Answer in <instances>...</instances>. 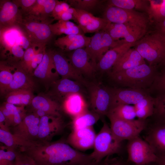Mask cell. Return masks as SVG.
Wrapping results in <instances>:
<instances>
[{
	"instance_id": "cell-1",
	"label": "cell",
	"mask_w": 165,
	"mask_h": 165,
	"mask_svg": "<svg viewBox=\"0 0 165 165\" xmlns=\"http://www.w3.org/2000/svg\"><path fill=\"white\" fill-rule=\"evenodd\" d=\"M37 165H83L94 160L63 141L40 142L24 152Z\"/></svg>"
},
{
	"instance_id": "cell-2",
	"label": "cell",
	"mask_w": 165,
	"mask_h": 165,
	"mask_svg": "<svg viewBox=\"0 0 165 165\" xmlns=\"http://www.w3.org/2000/svg\"><path fill=\"white\" fill-rule=\"evenodd\" d=\"M158 71L157 66L146 63L115 73H108L114 82L123 87L148 90Z\"/></svg>"
},
{
	"instance_id": "cell-3",
	"label": "cell",
	"mask_w": 165,
	"mask_h": 165,
	"mask_svg": "<svg viewBox=\"0 0 165 165\" xmlns=\"http://www.w3.org/2000/svg\"><path fill=\"white\" fill-rule=\"evenodd\" d=\"M134 48L150 66H157L165 55V34L156 30L146 34Z\"/></svg>"
},
{
	"instance_id": "cell-4",
	"label": "cell",
	"mask_w": 165,
	"mask_h": 165,
	"mask_svg": "<svg viewBox=\"0 0 165 165\" xmlns=\"http://www.w3.org/2000/svg\"><path fill=\"white\" fill-rule=\"evenodd\" d=\"M93 148V152L90 154L92 159L97 163L100 162L107 156L120 153L123 149L122 142L116 139L110 127L105 121L96 135Z\"/></svg>"
},
{
	"instance_id": "cell-5",
	"label": "cell",
	"mask_w": 165,
	"mask_h": 165,
	"mask_svg": "<svg viewBox=\"0 0 165 165\" xmlns=\"http://www.w3.org/2000/svg\"><path fill=\"white\" fill-rule=\"evenodd\" d=\"M51 21L40 20L26 15L23 16L19 27L31 44L45 46L53 34L50 27Z\"/></svg>"
},
{
	"instance_id": "cell-6",
	"label": "cell",
	"mask_w": 165,
	"mask_h": 165,
	"mask_svg": "<svg viewBox=\"0 0 165 165\" xmlns=\"http://www.w3.org/2000/svg\"><path fill=\"white\" fill-rule=\"evenodd\" d=\"M104 18L109 23L126 24L146 30L150 21L142 13L109 5L104 12Z\"/></svg>"
},
{
	"instance_id": "cell-7",
	"label": "cell",
	"mask_w": 165,
	"mask_h": 165,
	"mask_svg": "<svg viewBox=\"0 0 165 165\" xmlns=\"http://www.w3.org/2000/svg\"><path fill=\"white\" fill-rule=\"evenodd\" d=\"M147 119L143 138L158 157L165 155V119Z\"/></svg>"
},
{
	"instance_id": "cell-8",
	"label": "cell",
	"mask_w": 165,
	"mask_h": 165,
	"mask_svg": "<svg viewBox=\"0 0 165 165\" xmlns=\"http://www.w3.org/2000/svg\"><path fill=\"white\" fill-rule=\"evenodd\" d=\"M107 116L110 122V127L113 135L120 142L139 136L145 129L147 123V119L124 120L110 114H108Z\"/></svg>"
},
{
	"instance_id": "cell-9",
	"label": "cell",
	"mask_w": 165,
	"mask_h": 165,
	"mask_svg": "<svg viewBox=\"0 0 165 165\" xmlns=\"http://www.w3.org/2000/svg\"><path fill=\"white\" fill-rule=\"evenodd\" d=\"M126 148L127 162L136 165H147L157 161L158 157L149 145L139 136L128 140Z\"/></svg>"
},
{
	"instance_id": "cell-10",
	"label": "cell",
	"mask_w": 165,
	"mask_h": 165,
	"mask_svg": "<svg viewBox=\"0 0 165 165\" xmlns=\"http://www.w3.org/2000/svg\"><path fill=\"white\" fill-rule=\"evenodd\" d=\"M123 42L122 40H114L106 31L103 30L95 33L85 49L96 69L97 63L110 48Z\"/></svg>"
},
{
	"instance_id": "cell-11",
	"label": "cell",
	"mask_w": 165,
	"mask_h": 165,
	"mask_svg": "<svg viewBox=\"0 0 165 165\" xmlns=\"http://www.w3.org/2000/svg\"><path fill=\"white\" fill-rule=\"evenodd\" d=\"M115 41L124 38L127 43H134L142 37L147 30L127 24L109 23L104 29Z\"/></svg>"
},
{
	"instance_id": "cell-12",
	"label": "cell",
	"mask_w": 165,
	"mask_h": 165,
	"mask_svg": "<svg viewBox=\"0 0 165 165\" xmlns=\"http://www.w3.org/2000/svg\"><path fill=\"white\" fill-rule=\"evenodd\" d=\"M109 88L111 95L110 110L120 105H134L150 94L146 90L130 88Z\"/></svg>"
},
{
	"instance_id": "cell-13",
	"label": "cell",
	"mask_w": 165,
	"mask_h": 165,
	"mask_svg": "<svg viewBox=\"0 0 165 165\" xmlns=\"http://www.w3.org/2000/svg\"><path fill=\"white\" fill-rule=\"evenodd\" d=\"M89 91L92 111L101 116H107L110 109L111 101L109 88L92 84L89 86Z\"/></svg>"
},
{
	"instance_id": "cell-14",
	"label": "cell",
	"mask_w": 165,
	"mask_h": 165,
	"mask_svg": "<svg viewBox=\"0 0 165 165\" xmlns=\"http://www.w3.org/2000/svg\"><path fill=\"white\" fill-rule=\"evenodd\" d=\"M64 127L61 116L47 115L40 118L38 140L41 142L48 141L62 132Z\"/></svg>"
},
{
	"instance_id": "cell-15",
	"label": "cell",
	"mask_w": 165,
	"mask_h": 165,
	"mask_svg": "<svg viewBox=\"0 0 165 165\" xmlns=\"http://www.w3.org/2000/svg\"><path fill=\"white\" fill-rule=\"evenodd\" d=\"M23 19V16L20 10L12 1H1L0 29L19 27Z\"/></svg>"
},
{
	"instance_id": "cell-16",
	"label": "cell",
	"mask_w": 165,
	"mask_h": 165,
	"mask_svg": "<svg viewBox=\"0 0 165 165\" xmlns=\"http://www.w3.org/2000/svg\"><path fill=\"white\" fill-rule=\"evenodd\" d=\"M52 53L56 70L61 78L73 79L82 84L87 85V83L82 75L74 68L69 59L58 52L53 51Z\"/></svg>"
},
{
	"instance_id": "cell-17",
	"label": "cell",
	"mask_w": 165,
	"mask_h": 165,
	"mask_svg": "<svg viewBox=\"0 0 165 165\" xmlns=\"http://www.w3.org/2000/svg\"><path fill=\"white\" fill-rule=\"evenodd\" d=\"M40 119L35 113L25 116L19 124L13 127L12 133L28 140L39 141Z\"/></svg>"
},
{
	"instance_id": "cell-18",
	"label": "cell",
	"mask_w": 165,
	"mask_h": 165,
	"mask_svg": "<svg viewBox=\"0 0 165 165\" xmlns=\"http://www.w3.org/2000/svg\"><path fill=\"white\" fill-rule=\"evenodd\" d=\"M96 134L93 127L73 130L67 139L74 148L85 150L94 147Z\"/></svg>"
},
{
	"instance_id": "cell-19",
	"label": "cell",
	"mask_w": 165,
	"mask_h": 165,
	"mask_svg": "<svg viewBox=\"0 0 165 165\" xmlns=\"http://www.w3.org/2000/svg\"><path fill=\"white\" fill-rule=\"evenodd\" d=\"M134 43L124 42L111 48L103 55L97 63L96 70L109 72L120 57L129 49L134 46Z\"/></svg>"
},
{
	"instance_id": "cell-20",
	"label": "cell",
	"mask_w": 165,
	"mask_h": 165,
	"mask_svg": "<svg viewBox=\"0 0 165 165\" xmlns=\"http://www.w3.org/2000/svg\"><path fill=\"white\" fill-rule=\"evenodd\" d=\"M69 60L74 68L80 73L90 76L96 71L95 67L85 49L73 50L69 56Z\"/></svg>"
},
{
	"instance_id": "cell-21",
	"label": "cell",
	"mask_w": 165,
	"mask_h": 165,
	"mask_svg": "<svg viewBox=\"0 0 165 165\" xmlns=\"http://www.w3.org/2000/svg\"><path fill=\"white\" fill-rule=\"evenodd\" d=\"M33 74L45 83H52L56 81L59 75L53 60L52 51H46L42 61Z\"/></svg>"
},
{
	"instance_id": "cell-22",
	"label": "cell",
	"mask_w": 165,
	"mask_h": 165,
	"mask_svg": "<svg viewBox=\"0 0 165 165\" xmlns=\"http://www.w3.org/2000/svg\"><path fill=\"white\" fill-rule=\"evenodd\" d=\"M25 37L19 26L0 29L1 48L3 49V53L6 55L14 46L17 45L23 48L22 42Z\"/></svg>"
},
{
	"instance_id": "cell-23",
	"label": "cell",
	"mask_w": 165,
	"mask_h": 165,
	"mask_svg": "<svg viewBox=\"0 0 165 165\" xmlns=\"http://www.w3.org/2000/svg\"><path fill=\"white\" fill-rule=\"evenodd\" d=\"M13 79L6 90L5 95L9 92L19 90H31L35 87V84L30 74L20 66L19 63L12 66Z\"/></svg>"
},
{
	"instance_id": "cell-24",
	"label": "cell",
	"mask_w": 165,
	"mask_h": 165,
	"mask_svg": "<svg viewBox=\"0 0 165 165\" xmlns=\"http://www.w3.org/2000/svg\"><path fill=\"white\" fill-rule=\"evenodd\" d=\"M91 37L84 34L67 35L55 40V45L66 51H73L86 47L89 44Z\"/></svg>"
},
{
	"instance_id": "cell-25",
	"label": "cell",
	"mask_w": 165,
	"mask_h": 165,
	"mask_svg": "<svg viewBox=\"0 0 165 165\" xmlns=\"http://www.w3.org/2000/svg\"><path fill=\"white\" fill-rule=\"evenodd\" d=\"M145 63V60L138 51L131 48L120 57L108 73L125 70Z\"/></svg>"
},
{
	"instance_id": "cell-26",
	"label": "cell",
	"mask_w": 165,
	"mask_h": 165,
	"mask_svg": "<svg viewBox=\"0 0 165 165\" xmlns=\"http://www.w3.org/2000/svg\"><path fill=\"white\" fill-rule=\"evenodd\" d=\"M0 141L7 148L15 151L19 149L21 152H24L40 142L26 140L9 131L1 129H0Z\"/></svg>"
},
{
	"instance_id": "cell-27",
	"label": "cell",
	"mask_w": 165,
	"mask_h": 165,
	"mask_svg": "<svg viewBox=\"0 0 165 165\" xmlns=\"http://www.w3.org/2000/svg\"><path fill=\"white\" fill-rule=\"evenodd\" d=\"M63 108L66 112L73 118L87 109L86 103L80 93H73L67 96Z\"/></svg>"
},
{
	"instance_id": "cell-28",
	"label": "cell",
	"mask_w": 165,
	"mask_h": 165,
	"mask_svg": "<svg viewBox=\"0 0 165 165\" xmlns=\"http://www.w3.org/2000/svg\"><path fill=\"white\" fill-rule=\"evenodd\" d=\"M31 104L35 110L41 109L47 115L61 116L59 105L47 97L40 95L35 97Z\"/></svg>"
},
{
	"instance_id": "cell-29",
	"label": "cell",
	"mask_w": 165,
	"mask_h": 165,
	"mask_svg": "<svg viewBox=\"0 0 165 165\" xmlns=\"http://www.w3.org/2000/svg\"><path fill=\"white\" fill-rule=\"evenodd\" d=\"M55 91L59 95L66 97L75 93H80L82 87L80 82L67 78H62L54 82Z\"/></svg>"
},
{
	"instance_id": "cell-30",
	"label": "cell",
	"mask_w": 165,
	"mask_h": 165,
	"mask_svg": "<svg viewBox=\"0 0 165 165\" xmlns=\"http://www.w3.org/2000/svg\"><path fill=\"white\" fill-rule=\"evenodd\" d=\"M155 98L149 95L134 105L136 117L145 120L152 116L154 111Z\"/></svg>"
},
{
	"instance_id": "cell-31",
	"label": "cell",
	"mask_w": 165,
	"mask_h": 165,
	"mask_svg": "<svg viewBox=\"0 0 165 165\" xmlns=\"http://www.w3.org/2000/svg\"><path fill=\"white\" fill-rule=\"evenodd\" d=\"M101 116L87 109L79 115L73 118L72 122L73 130L93 127L99 119Z\"/></svg>"
},
{
	"instance_id": "cell-32",
	"label": "cell",
	"mask_w": 165,
	"mask_h": 165,
	"mask_svg": "<svg viewBox=\"0 0 165 165\" xmlns=\"http://www.w3.org/2000/svg\"><path fill=\"white\" fill-rule=\"evenodd\" d=\"M34 97L32 91L27 90H14L6 95V102L22 106L31 104Z\"/></svg>"
},
{
	"instance_id": "cell-33",
	"label": "cell",
	"mask_w": 165,
	"mask_h": 165,
	"mask_svg": "<svg viewBox=\"0 0 165 165\" xmlns=\"http://www.w3.org/2000/svg\"><path fill=\"white\" fill-rule=\"evenodd\" d=\"M108 5L147 13L149 2L148 0H110L108 1Z\"/></svg>"
},
{
	"instance_id": "cell-34",
	"label": "cell",
	"mask_w": 165,
	"mask_h": 165,
	"mask_svg": "<svg viewBox=\"0 0 165 165\" xmlns=\"http://www.w3.org/2000/svg\"><path fill=\"white\" fill-rule=\"evenodd\" d=\"M50 27L52 33L57 35L84 34L79 25L70 21L59 20L54 24H50Z\"/></svg>"
},
{
	"instance_id": "cell-35",
	"label": "cell",
	"mask_w": 165,
	"mask_h": 165,
	"mask_svg": "<svg viewBox=\"0 0 165 165\" xmlns=\"http://www.w3.org/2000/svg\"><path fill=\"white\" fill-rule=\"evenodd\" d=\"M149 6L147 13L150 20L156 24L165 19V0H148Z\"/></svg>"
},
{
	"instance_id": "cell-36",
	"label": "cell",
	"mask_w": 165,
	"mask_h": 165,
	"mask_svg": "<svg viewBox=\"0 0 165 165\" xmlns=\"http://www.w3.org/2000/svg\"><path fill=\"white\" fill-rule=\"evenodd\" d=\"M108 114L124 120H132L136 117L134 106L129 105H120L112 108Z\"/></svg>"
},
{
	"instance_id": "cell-37",
	"label": "cell",
	"mask_w": 165,
	"mask_h": 165,
	"mask_svg": "<svg viewBox=\"0 0 165 165\" xmlns=\"http://www.w3.org/2000/svg\"><path fill=\"white\" fill-rule=\"evenodd\" d=\"M13 75L12 66L0 62V89L1 94H5L6 91L12 82Z\"/></svg>"
},
{
	"instance_id": "cell-38",
	"label": "cell",
	"mask_w": 165,
	"mask_h": 165,
	"mask_svg": "<svg viewBox=\"0 0 165 165\" xmlns=\"http://www.w3.org/2000/svg\"><path fill=\"white\" fill-rule=\"evenodd\" d=\"M149 93H155L157 95L165 94V67L158 73L150 88Z\"/></svg>"
},
{
	"instance_id": "cell-39",
	"label": "cell",
	"mask_w": 165,
	"mask_h": 165,
	"mask_svg": "<svg viewBox=\"0 0 165 165\" xmlns=\"http://www.w3.org/2000/svg\"><path fill=\"white\" fill-rule=\"evenodd\" d=\"M37 45L31 44L26 50L22 60L19 64L22 68L30 75L33 73L31 64L35 54Z\"/></svg>"
},
{
	"instance_id": "cell-40",
	"label": "cell",
	"mask_w": 165,
	"mask_h": 165,
	"mask_svg": "<svg viewBox=\"0 0 165 165\" xmlns=\"http://www.w3.org/2000/svg\"><path fill=\"white\" fill-rule=\"evenodd\" d=\"M103 1L99 0H69L67 1L72 7L89 12Z\"/></svg>"
},
{
	"instance_id": "cell-41",
	"label": "cell",
	"mask_w": 165,
	"mask_h": 165,
	"mask_svg": "<svg viewBox=\"0 0 165 165\" xmlns=\"http://www.w3.org/2000/svg\"><path fill=\"white\" fill-rule=\"evenodd\" d=\"M18 152L7 147L1 148L0 150V165H14Z\"/></svg>"
},
{
	"instance_id": "cell-42",
	"label": "cell",
	"mask_w": 165,
	"mask_h": 165,
	"mask_svg": "<svg viewBox=\"0 0 165 165\" xmlns=\"http://www.w3.org/2000/svg\"><path fill=\"white\" fill-rule=\"evenodd\" d=\"M109 23L104 18L95 17L90 23L81 29L84 33H95L104 30Z\"/></svg>"
},
{
	"instance_id": "cell-43",
	"label": "cell",
	"mask_w": 165,
	"mask_h": 165,
	"mask_svg": "<svg viewBox=\"0 0 165 165\" xmlns=\"http://www.w3.org/2000/svg\"><path fill=\"white\" fill-rule=\"evenodd\" d=\"M76 9L73 15L76 22L81 29L90 23L95 16L91 13L84 10Z\"/></svg>"
},
{
	"instance_id": "cell-44",
	"label": "cell",
	"mask_w": 165,
	"mask_h": 165,
	"mask_svg": "<svg viewBox=\"0 0 165 165\" xmlns=\"http://www.w3.org/2000/svg\"><path fill=\"white\" fill-rule=\"evenodd\" d=\"M154 98V111L152 117L165 119V94L157 95Z\"/></svg>"
},
{
	"instance_id": "cell-45",
	"label": "cell",
	"mask_w": 165,
	"mask_h": 165,
	"mask_svg": "<svg viewBox=\"0 0 165 165\" xmlns=\"http://www.w3.org/2000/svg\"><path fill=\"white\" fill-rule=\"evenodd\" d=\"M45 46L38 45L35 54L33 57L31 64V69L34 70L41 62L46 52Z\"/></svg>"
},
{
	"instance_id": "cell-46",
	"label": "cell",
	"mask_w": 165,
	"mask_h": 165,
	"mask_svg": "<svg viewBox=\"0 0 165 165\" xmlns=\"http://www.w3.org/2000/svg\"><path fill=\"white\" fill-rule=\"evenodd\" d=\"M37 0H16L12 2L15 4L18 7L20 8L22 13L26 14L31 7L36 3Z\"/></svg>"
},
{
	"instance_id": "cell-47",
	"label": "cell",
	"mask_w": 165,
	"mask_h": 165,
	"mask_svg": "<svg viewBox=\"0 0 165 165\" xmlns=\"http://www.w3.org/2000/svg\"><path fill=\"white\" fill-rule=\"evenodd\" d=\"M14 165H37L35 161L25 153L18 152Z\"/></svg>"
},
{
	"instance_id": "cell-48",
	"label": "cell",
	"mask_w": 165,
	"mask_h": 165,
	"mask_svg": "<svg viewBox=\"0 0 165 165\" xmlns=\"http://www.w3.org/2000/svg\"><path fill=\"white\" fill-rule=\"evenodd\" d=\"M99 165H127L122 158L119 157H111L108 156L100 162Z\"/></svg>"
},
{
	"instance_id": "cell-49",
	"label": "cell",
	"mask_w": 165,
	"mask_h": 165,
	"mask_svg": "<svg viewBox=\"0 0 165 165\" xmlns=\"http://www.w3.org/2000/svg\"><path fill=\"white\" fill-rule=\"evenodd\" d=\"M54 20L64 21H69L70 20H75L73 16L71 13L64 11H61L53 17Z\"/></svg>"
},
{
	"instance_id": "cell-50",
	"label": "cell",
	"mask_w": 165,
	"mask_h": 165,
	"mask_svg": "<svg viewBox=\"0 0 165 165\" xmlns=\"http://www.w3.org/2000/svg\"><path fill=\"white\" fill-rule=\"evenodd\" d=\"M156 24V30L165 34V19Z\"/></svg>"
},
{
	"instance_id": "cell-51",
	"label": "cell",
	"mask_w": 165,
	"mask_h": 165,
	"mask_svg": "<svg viewBox=\"0 0 165 165\" xmlns=\"http://www.w3.org/2000/svg\"><path fill=\"white\" fill-rule=\"evenodd\" d=\"M155 163L157 165H165V155L158 156Z\"/></svg>"
},
{
	"instance_id": "cell-52",
	"label": "cell",
	"mask_w": 165,
	"mask_h": 165,
	"mask_svg": "<svg viewBox=\"0 0 165 165\" xmlns=\"http://www.w3.org/2000/svg\"><path fill=\"white\" fill-rule=\"evenodd\" d=\"M60 2L63 11L67 12L71 7L66 2L60 1Z\"/></svg>"
},
{
	"instance_id": "cell-53",
	"label": "cell",
	"mask_w": 165,
	"mask_h": 165,
	"mask_svg": "<svg viewBox=\"0 0 165 165\" xmlns=\"http://www.w3.org/2000/svg\"><path fill=\"white\" fill-rule=\"evenodd\" d=\"M35 110V112L34 113H35L36 115H37L40 118L45 116L47 115L45 112L41 109H38Z\"/></svg>"
},
{
	"instance_id": "cell-54",
	"label": "cell",
	"mask_w": 165,
	"mask_h": 165,
	"mask_svg": "<svg viewBox=\"0 0 165 165\" xmlns=\"http://www.w3.org/2000/svg\"><path fill=\"white\" fill-rule=\"evenodd\" d=\"M158 68L159 67H162L163 68L165 67V55L162 61L157 66Z\"/></svg>"
},
{
	"instance_id": "cell-55",
	"label": "cell",
	"mask_w": 165,
	"mask_h": 165,
	"mask_svg": "<svg viewBox=\"0 0 165 165\" xmlns=\"http://www.w3.org/2000/svg\"><path fill=\"white\" fill-rule=\"evenodd\" d=\"M100 162L97 163L94 161L88 163L83 165H99Z\"/></svg>"
},
{
	"instance_id": "cell-56",
	"label": "cell",
	"mask_w": 165,
	"mask_h": 165,
	"mask_svg": "<svg viewBox=\"0 0 165 165\" xmlns=\"http://www.w3.org/2000/svg\"></svg>"
}]
</instances>
